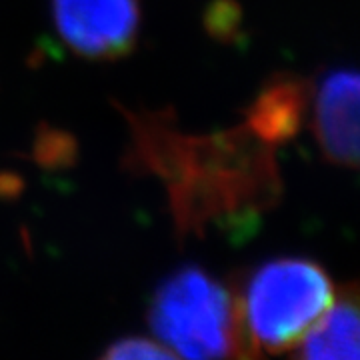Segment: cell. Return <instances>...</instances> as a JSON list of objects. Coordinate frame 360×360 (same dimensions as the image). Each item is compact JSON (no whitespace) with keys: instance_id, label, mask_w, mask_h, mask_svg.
<instances>
[{"instance_id":"cell-1","label":"cell","mask_w":360,"mask_h":360,"mask_svg":"<svg viewBox=\"0 0 360 360\" xmlns=\"http://www.w3.org/2000/svg\"><path fill=\"white\" fill-rule=\"evenodd\" d=\"M155 335L182 360H262L246 336L238 298L198 266H184L150 302Z\"/></svg>"},{"instance_id":"cell-2","label":"cell","mask_w":360,"mask_h":360,"mask_svg":"<svg viewBox=\"0 0 360 360\" xmlns=\"http://www.w3.org/2000/svg\"><path fill=\"white\" fill-rule=\"evenodd\" d=\"M335 302V286L307 258H276L258 266L238 298L246 336L258 354L296 347Z\"/></svg>"},{"instance_id":"cell-3","label":"cell","mask_w":360,"mask_h":360,"mask_svg":"<svg viewBox=\"0 0 360 360\" xmlns=\"http://www.w3.org/2000/svg\"><path fill=\"white\" fill-rule=\"evenodd\" d=\"M58 37L84 58L115 60L129 54L141 26L139 0H52Z\"/></svg>"},{"instance_id":"cell-4","label":"cell","mask_w":360,"mask_h":360,"mask_svg":"<svg viewBox=\"0 0 360 360\" xmlns=\"http://www.w3.org/2000/svg\"><path fill=\"white\" fill-rule=\"evenodd\" d=\"M314 136L326 160L359 165V75L338 68L322 78L314 96Z\"/></svg>"},{"instance_id":"cell-5","label":"cell","mask_w":360,"mask_h":360,"mask_svg":"<svg viewBox=\"0 0 360 360\" xmlns=\"http://www.w3.org/2000/svg\"><path fill=\"white\" fill-rule=\"evenodd\" d=\"M295 360H359V304L348 288L296 345Z\"/></svg>"},{"instance_id":"cell-6","label":"cell","mask_w":360,"mask_h":360,"mask_svg":"<svg viewBox=\"0 0 360 360\" xmlns=\"http://www.w3.org/2000/svg\"><path fill=\"white\" fill-rule=\"evenodd\" d=\"M307 96L309 90L302 80H270L248 108V129L266 144L288 141L300 129Z\"/></svg>"},{"instance_id":"cell-7","label":"cell","mask_w":360,"mask_h":360,"mask_svg":"<svg viewBox=\"0 0 360 360\" xmlns=\"http://www.w3.org/2000/svg\"><path fill=\"white\" fill-rule=\"evenodd\" d=\"M101 360H179V356L153 340L127 338L108 348Z\"/></svg>"}]
</instances>
